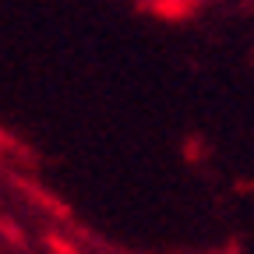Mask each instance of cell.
<instances>
[{"mask_svg":"<svg viewBox=\"0 0 254 254\" xmlns=\"http://www.w3.org/2000/svg\"><path fill=\"white\" fill-rule=\"evenodd\" d=\"M155 4H163L166 11H198V7L215 4V0H155Z\"/></svg>","mask_w":254,"mask_h":254,"instance_id":"6da1fadb","label":"cell"}]
</instances>
